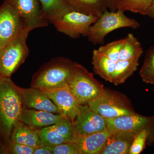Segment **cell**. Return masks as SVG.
I'll list each match as a JSON object with an SVG mask.
<instances>
[{
    "instance_id": "6da1fadb",
    "label": "cell",
    "mask_w": 154,
    "mask_h": 154,
    "mask_svg": "<svg viewBox=\"0 0 154 154\" xmlns=\"http://www.w3.org/2000/svg\"><path fill=\"white\" fill-rule=\"evenodd\" d=\"M24 108L22 88L11 78H0V135L7 144Z\"/></svg>"
},
{
    "instance_id": "7a4b0ae2",
    "label": "cell",
    "mask_w": 154,
    "mask_h": 154,
    "mask_svg": "<svg viewBox=\"0 0 154 154\" xmlns=\"http://www.w3.org/2000/svg\"><path fill=\"white\" fill-rule=\"evenodd\" d=\"M78 64L66 58L51 60L34 74L30 87L46 91L67 85Z\"/></svg>"
},
{
    "instance_id": "3957f363",
    "label": "cell",
    "mask_w": 154,
    "mask_h": 154,
    "mask_svg": "<svg viewBox=\"0 0 154 154\" xmlns=\"http://www.w3.org/2000/svg\"><path fill=\"white\" fill-rule=\"evenodd\" d=\"M140 27V24L137 20L126 17L123 11L108 12L106 10L90 27L88 38L94 45L101 44L105 36L113 30L123 28L136 29Z\"/></svg>"
},
{
    "instance_id": "277c9868",
    "label": "cell",
    "mask_w": 154,
    "mask_h": 154,
    "mask_svg": "<svg viewBox=\"0 0 154 154\" xmlns=\"http://www.w3.org/2000/svg\"><path fill=\"white\" fill-rule=\"evenodd\" d=\"M31 31L25 28L20 34L0 50V75L11 78L28 57L27 38Z\"/></svg>"
},
{
    "instance_id": "5b68a950",
    "label": "cell",
    "mask_w": 154,
    "mask_h": 154,
    "mask_svg": "<svg viewBox=\"0 0 154 154\" xmlns=\"http://www.w3.org/2000/svg\"><path fill=\"white\" fill-rule=\"evenodd\" d=\"M105 119L134 114L130 101L123 94L104 88L102 93L88 104Z\"/></svg>"
},
{
    "instance_id": "8992f818",
    "label": "cell",
    "mask_w": 154,
    "mask_h": 154,
    "mask_svg": "<svg viewBox=\"0 0 154 154\" xmlns=\"http://www.w3.org/2000/svg\"><path fill=\"white\" fill-rule=\"evenodd\" d=\"M70 91L81 105H88L102 93L104 86L85 67L78 63L68 83Z\"/></svg>"
},
{
    "instance_id": "52a82bcc",
    "label": "cell",
    "mask_w": 154,
    "mask_h": 154,
    "mask_svg": "<svg viewBox=\"0 0 154 154\" xmlns=\"http://www.w3.org/2000/svg\"><path fill=\"white\" fill-rule=\"evenodd\" d=\"M99 17L85 14L75 9L56 21L53 25L57 30L72 38L88 36L91 25Z\"/></svg>"
},
{
    "instance_id": "ba28073f",
    "label": "cell",
    "mask_w": 154,
    "mask_h": 154,
    "mask_svg": "<svg viewBox=\"0 0 154 154\" xmlns=\"http://www.w3.org/2000/svg\"><path fill=\"white\" fill-rule=\"evenodd\" d=\"M4 2L13 8L31 31L48 25L49 22L38 0H5Z\"/></svg>"
},
{
    "instance_id": "9c48e42d",
    "label": "cell",
    "mask_w": 154,
    "mask_h": 154,
    "mask_svg": "<svg viewBox=\"0 0 154 154\" xmlns=\"http://www.w3.org/2000/svg\"><path fill=\"white\" fill-rule=\"evenodd\" d=\"M43 145L55 146L76 141L78 135L72 122L65 118L58 123L36 130Z\"/></svg>"
},
{
    "instance_id": "30bf717a",
    "label": "cell",
    "mask_w": 154,
    "mask_h": 154,
    "mask_svg": "<svg viewBox=\"0 0 154 154\" xmlns=\"http://www.w3.org/2000/svg\"><path fill=\"white\" fill-rule=\"evenodd\" d=\"M26 28L17 12L4 2L0 7V50Z\"/></svg>"
},
{
    "instance_id": "8fae6325",
    "label": "cell",
    "mask_w": 154,
    "mask_h": 154,
    "mask_svg": "<svg viewBox=\"0 0 154 154\" xmlns=\"http://www.w3.org/2000/svg\"><path fill=\"white\" fill-rule=\"evenodd\" d=\"M72 123L78 135H87L107 129L106 119L88 105H81L79 112Z\"/></svg>"
},
{
    "instance_id": "7c38bea8",
    "label": "cell",
    "mask_w": 154,
    "mask_h": 154,
    "mask_svg": "<svg viewBox=\"0 0 154 154\" xmlns=\"http://www.w3.org/2000/svg\"><path fill=\"white\" fill-rule=\"evenodd\" d=\"M107 128L110 131L136 134L146 128L154 127V116H145L135 113L106 119Z\"/></svg>"
},
{
    "instance_id": "4fadbf2b",
    "label": "cell",
    "mask_w": 154,
    "mask_h": 154,
    "mask_svg": "<svg viewBox=\"0 0 154 154\" xmlns=\"http://www.w3.org/2000/svg\"><path fill=\"white\" fill-rule=\"evenodd\" d=\"M45 91L58 108L60 115L73 121L79 112L81 105L70 91L68 86Z\"/></svg>"
},
{
    "instance_id": "5bb4252c",
    "label": "cell",
    "mask_w": 154,
    "mask_h": 154,
    "mask_svg": "<svg viewBox=\"0 0 154 154\" xmlns=\"http://www.w3.org/2000/svg\"><path fill=\"white\" fill-rule=\"evenodd\" d=\"M23 104L25 108L60 114L59 110L44 90L39 88H22Z\"/></svg>"
},
{
    "instance_id": "9a60e30c",
    "label": "cell",
    "mask_w": 154,
    "mask_h": 154,
    "mask_svg": "<svg viewBox=\"0 0 154 154\" xmlns=\"http://www.w3.org/2000/svg\"><path fill=\"white\" fill-rule=\"evenodd\" d=\"M65 118L60 114L24 107L19 121L36 130L56 124Z\"/></svg>"
},
{
    "instance_id": "2e32d148",
    "label": "cell",
    "mask_w": 154,
    "mask_h": 154,
    "mask_svg": "<svg viewBox=\"0 0 154 154\" xmlns=\"http://www.w3.org/2000/svg\"><path fill=\"white\" fill-rule=\"evenodd\" d=\"M135 135L118 131L111 132L99 154H129Z\"/></svg>"
},
{
    "instance_id": "e0dca14e",
    "label": "cell",
    "mask_w": 154,
    "mask_h": 154,
    "mask_svg": "<svg viewBox=\"0 0 154 154\" xmlns=\"http://www.w3.org/2000/svg\"><path fill=\"white\" fill-rule=\"evenodd\" d=\"M112 131L108 129L87 135H78L74 143L80 154H99Z\"/></svg>"
},
{
    "instance_id": "ac0fdd59",
    "label": "cell",
    "mask_w": 154,
    "mask_h": 154,
    "mask_svg": "<svg viewBox=\"0 0 154 154\" xmlns=\"http://www.w3.org/2000/svg\"><path fill=\"white\" fill-rule=\"evenodd\" d=\"M10 140L35 148L44 146L37 131L30 128L20 121L14 127Z\"/></svg>"
},
{
    "instance_id": "d6986e66",
    "label": "cell",
    "mask_w": 154,
    "mask_h": 154,
    "mask_svg": "<svg viewBox=\"0 0 154 154\" xmlns=\"http://www.w3.org/2000/svg\"><path fill=\"white\" fill-rule=\"evenodd\" d=\"M38 1L41 4L42 11L48 21L52 24L68 12L76 9L68 0Z\"/></svg>"
},
{
    "instance_id": "ffe728a7",
    "label": "cell",
    "mask_w": 154,
    "mask_h": 154,
    "mask_svg": "<svg viewBox=\"0 0 154 154\" xmlns=\"http://www.w3.org/2000/svg\"><path fill=\"white\" fill-rule=\"evenodd\" d=\"M92 63L95 73L110 82L111 76L115 70L116 63L103 55L97 49H95L93 51Z\"/></svg>"
},
{
    "instance_id": "44dd1931",
    "label": "cell",
    "mask_w": 154,
    "mask_h": 154,
    "mask_svg": "<svg viewBox=\"0 0 154 154\" xmlns=\"http://www.w3.org/2000/svg\"><path fill=\"white\" fill-rule=\"evenodd\" d=\"M122 46L119 60L139 61L143 52L142 46L132 33L128 34Z\"/></svg>"
},
{
    "instance_id": "7402d4cb",
    "label": "cell",
    "mask_w": 154,
    "mask_h": 154,
    "mask_svg": "<svg viewBox=\"0 0 154 154\" xmlns=\"http://www.w3.org/2000/svg\"><path fill=\"white\" fill-rule=\"evenodd\" d=\"M139 61L119 60L111 76V82L115 85L123 84L137 69Z\"/></svg>"
},
{
    "instance_id": "603a6c76",
    "label": "cell",
    "mask_w": 154,
    "mask_h": 154,
    "mask_svg": "<svg viewBox=\"0 0 154 154\" xmlns=\"http://www.w3.org/2000/svg\"><path fill=\"white\" fill-rule=\"evenodd\" d=\"M78 11L98 17L108 8L107 0H68Z\"/></svg>"
},
{
    "instance_id": "cb8c5ba5",
    "label": "cell",
    "mask_w": 154,
    "mask_h": 154,
    "mask_svg": "<svg viewBox=\"0 0 154 154\" xmlns=\"http://www.w3.org/2000/svg\"><path fill=\"white\" fill-rule=\"evenodd\" d=\"M153 0H116V11L120 10L125 12L130 11L142 15H147L149 8Z\"/></svg>"
},
{
    "instance_id": "d4e9b609",
    "label": "cell",
    "mask_w": 154,
    "mask_h": 154,
    "mask_svg": "<svg viewBox=\"0 0 154 154\" xmlns=\"http://www.w3.org/2000/svg\"><path fill=\"white\" fill-rule=\"evenodd\" d=\"M153 140H154V127L142 130L135 135L129 154H140L145 148L146 143H152Z\"/></svg>"
},
{
    "instance_id": "484cf974",
    "label": "cell",
    "mask_w": 154,
    "mask_h": 154,
    "mask_svg": "<svg viewBox=\"0 0 154 154\" xmlns=\"http://www.w3.org/2000/svg\"><path fill=\"white\" fill-rule=\"evenodd\" d=\"M140 75L145 83L154 85V46L146 52Z\"/></svg>"
},
{
    "instance_id": "4316f807",
    "label": "cell",
    "mask_w": 154,
    "mask_h": 154,
    "mask_svg": "<svg viewBox=\"0 0 154 154\" xmlns=\"http://www.w3.org/2000/svg\"><path fill=\"white\" fill-rule=\"evenodd\" d=\"M125 40L124 38L112 42L101 46L97 50L111 60L117 63L119 60L120 50Z\"/></svg>"
},
{
    "instance_id": "83f0119b",
    "label": "cell",
    "mask_w": 154,
    "mask_h": 154,
    "mask_svg": "<svg viewBox=\"0 0 154 154\" xmlns=\"http://www.w3.org/2000/svg\"><path fill=\"white\" fill-rule=\"evenodd\" d=\"M35 148L10 140L4 144L2 154H33Z\"/></svg>"
},
{
    "instance_id": "f1b7e54d",
    "label": "cell",
    "mask_w": 154,
    "mask_h": 154,
    "mask_svg": "<svg viewBox=\"0 0 154 154\" xmlns=\"http://www.w3.org/2000/svg\"><path fill=\"white\" fill-rule=\"evenodd\" d=\"M53 154H80L74 143H67L53 147Z\"/></svg>"
},
{
    "instance_id": "f546056e",
    "label": "cell",
    "mask_w": 154,
    "mask_h": 154,
    "mask_svg": "<svg viewBox=\"0 0 154 154\" xmlns=\"http://www.w3.org/2000/svg\"><path fill=\"white\" fill-rule=\"evenodd\" d=\"M33 154H53V147L44 145L36 147Z\"/></svg>"
},
{
    "instance_id": "4dcf8cb0",
    "label": "cell",
    "mask_w": 154,
    "mask_h": 154,
    "mask_svg": "<svg viewBox=\"0 0 154 154\" xmlns=\"http://www.w3.org/2000/svg\"><path fill=\"white\" fill-rule=\"evenodd\" d=\"M147 15L154 20V0L153 1L151 5L149 8Z\"/></svg>"
},
{
    "instance_id": "1f68e13d",
    "label": "cell",
    "mask_w": 154,
    "mask_h": 154,
    "mask_svg": "<svg viewBox=\"0 0 154 154\" xmlns=\"http://www.w3.org/2000/svg\"><path fill=\"white\" fill-rule=\"evenodd\" d=\"M116 0H107L108 8L111 10V11H115V3Z\"/></svg>"
},
{
    "instance_id": "d6a6232c",
    "label": "cell",
    "mask_w": 154,
    "mask_h": 154,
    "mask_svg": "<svg viewBox=\"0 0 154 154\" xmlns=\"http://www.w3.org/2000/svg\"><path fill=\"white\" fill-rule=\"evenodd\" d=\"M1 77H2V76H1V75H0V78H1Z\"/></svg>"
}]
</instances>
